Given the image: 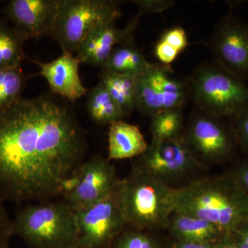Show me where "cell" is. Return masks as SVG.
Returning <instances> with one entry per match:
<instances>
[{
	"label": "cell",
	"mask_w": 248,
	"mask_h": 248,
	"mask_svg": "<svg viewBox=\"0 0 248 248\" xmlns=\"http://www.w3.org/2000/svg\"><path fill=\"white\" fill-rule=\"evenodd\" d=\"M152 140H170L180 138L184 133V108L163 111L151 117Z\"/></svg>",
	"instance_id": "7402d4cb"
},
{
	"label": "cell",
	"mask_w": 248,
	"mask_h": 248,
	"mask_svg": "<svg viewBox=\"0 0 248 248\" xmlns=\"http://www.w3.org/2000/svg\"><path fill=\"white\" fill-rule=\"evenodd\" d=\"M26 40L7 19L0 17V70L20 68Z\"/></svg>",
	"instance_id": "44dd1931"
},
{
	"label": "cell",
	"mask_w": 248,
	"mask_h": 248,
	"mask_svg": "<svg viewBox=\"0 0 248 248\" xmlns=\"http://www.w3.org/2000/svg\"><path fill=\"white\" fill-rule=\"evenodd\" d=\"M224 174L232 178L248 195V156L238 158Z\"/></svg>",
	"instance_id": "4316f807"
},
{
	"label": "cell",
	"mask_w": 248,
	"mask_h": 248,
	"mask_svg": "<svg viewBox=\"0 0 248 248\" xmlns=\"http://www.w3.org/2000/svg\"><path fill=\"white\" fill-rule=\"evenodd\" d=\"M121 179L110 160L94 156L84 161L63 200L75 210L90 206L118 187Z\"/></svg>",
	"instance_id": "7c38bea8"
},
{
	"label": "cell",
	"mask_w": 248,
	"mask_h": 248,
	"mask_svg": "<svg viewBox=\"0 0 248 248\" xmlns=\"http://www.w3.org/2000/svg\"><path fill=\"white\" fill-rule=\"evenodd\" d=\"M4 202L0 198V248H10L11 238L14 235V226Z\"/></svg>",
	"instance_id": "83f0119b"
},
{
	"label": "cell",
	"mask_w": 248,
	"mask_h": 248,
	"mask_svg": "<svg viewBox=\"0 0 248 248\" xmlns=\"http://www.w3.org/2000/svg\"><path fill=\"white\" fill-rule=\"evenodd\" d=\"M167 231L174 241L198 244H217L224 232L208 221L174 211L170 217Z\"/></svg>",
	"instance_id": "2e32d148"
},
{
	"label": "cell",
	"mask_w": 248,
	"mask_h": 248,
	"mask_svg": "<svg viewBox=\"0 0 248 248\" xmlns=\"http://www.w3.org/2000/svg\"><path fill=\"white\" fill-rule=\"evenodd\" d=\"M148 143L137 125L124 120L110 125L108 132L109 160L137 158L146 151Z\"/></svg>",
	"instance_id": "e0dca14e"
},
{
	"label": "cell",
	"mask_w": 248,
	"mask_h": 248,
	"mask_svg": "<svg viewBox=\"0 0 248 248\" xmlns=\"http://www.w3.org/2000/svg\"><path fill=\"white\" fill-rule=\"evenodd\" d=\"M171 248H216V244H205L174 241V244L171 246Z\"/></svg>",
	"instance_id": "1f68e13d"
},
{
	"label": "cell",
	"mask_w": 248,
	"mask_h": 248,
	"mask_svg": "<svg viewBox=\"0 0 248 248\" xmlns=\"http://www.w3.org/2000/svg\"><path fill=\"white\" fill-rule=\"evenodd\" d=\"M207 45L214 62L243 81H248V22L230 12L217 23Z\"/></svg>",
	"instance_id": "8fae6325"
},
{
	"label": "cell",
	"mask_w": 248,
	"mask_h": 248,
	"mask_svg": "<svg viewBox=\"0 0 248 248\" xmlns=\"http://www.w3.org/2000/svg\"><path fill=\"white\" fill-rule=\"evenodd\" d=\"M60 0H11L3 7L8 21L26 39L52 35Z\"/></svg>",
	"instance_id": "4fadbf2b"
},
{
	"label": "cell",
	"mask_w": 248,
	"mask_h": 248,
	"mask_svg": "<svg viewBox=\"0 0 248 248\" xmlns=\"http://www.w3.org/2000/svg\"><path fill=\"white\" fill-rule=\"evenodd\" d=\"M195 108L230 118L248 108V85L215 62H205L187 80Z\"/></svg>",
	"instance_id": "5b68a950"
},
{
	"label": "cell",
	"mask_w": 248,
	"mask_h": 248,
	"mask_svg": "<svg viewBox=\"0 0 248 248\" xmlns=\"http://www.w3.org/2000/svg\"><path fill=\"white\" fill-rule=\"evenodd\" d=\"M86 104L90 117L99 125H110L126 117L100 81L90 91Z\"/></svg>",
	"instance_id": "ffe728a7"
},
{
	"label": "cell",
	"mask_w": 248,
	"mask_h": 248,
	"mask_svg": "<svg viewBox=\"0 0 248 248\" xmlns=\"http://www.w3.org/2000/svg\"><path fill=\"white\" fill-rule=\"evenodd\" d=\"M183 140L199 161L209 168L234 163L239 147L229 119L194 108L185 124Z\"/></svg>",
	"instance_id": "52a82bcc"
},
{
	"label": "cell",
	"mask_w": 248,
	"mask_h": 248,
	"mask_svg": "<svg viewBox=\"0 0 248 248\" xmlns=\"http://www.w3.org/2000/svg\"><path fill=\"white\" fill-rule=\"evenodd\" d=\"M14 235L30 248H67L79 241L76 210L63 200L30 204L13 219Z\"/></svg>",
	"instance_id": "3957f363"
},
{
	"label": "cell",
	"mask_w": 248,
	"mask_h": 248,
	"mask_svg": "<svg viewBox=\"0 0 248 248\" xmlns=\"http://www.w3.org/2000/svg\"><path fill=\"white\" fill-rule=\"evenodd\" d=\"M208 169L191 153L182 136L174 140H152L144 153L135 158L132 171L180 190L208 176L205 174Z\"/></svg>",
	"instance_id": "8992f818"
},
{
	"label": "cell",
	"mask_w": 248,
	"mask_h": 248,
	"mask_svg": "<svg viewBox=\"0 0 248 248\" xmlns=\"http://www.w3.org/2000/svg\"><path fill=\"white\" fill-rule=\"evenodd\" d=\"M231 233L238 248H248V221L241 223Z\"/></svg>",
	"instance_id": "4dcf8cb0"
},
{
	"label": "cell",
	"mask_w": 248,
	"mask_h": 248,
	"mask_svg": "<svg viewBox=\"0 0 248 248\" xmlns=\"http://www.w3.org/2000/svg\"><path fill=\"white\" fill-rule=\"evenodd\" d=\"M131 2L138 8L140 16L161 14L172 8L174 4V1L170 0H135Z\"/></svg>",
	"instance_id": "f1b7e54d"
},
{
	"label": "cell",
	"mask_w": 248,
	"mask_h": 248,
	"mask_svg": "<svg viewBox=\"0 0 248 248\" xmlns=\"http://www.w3.org/2000/svg\"><path fill=\"white\" fill-rule=\"evenodd\" d=\"M216 248H239L233 241L231 232H226L216 244Z\"/></svg>",
	"instance_id": "d6a6232c"
},
{
	"label": "cell",
	"mask_w": 248,
	"mask_h": 248,
	"mask_svg": "<svg viewBox=\"0 0 248 248\" xmlns=\"http://www.w3.org/2000/svg\"><path fill=\"white\" fill-rule=\"evenodd\" d=\"M189 99L187 80L178 78L169 65L151 63L138 78L135 107L143 115L151 118L163 111L184 108Z\"/></svg>",
	"instance_id": "9c48e42d"
},
{
	"label": "cell",
	"mask_w": 248,
	"mask_h": 248,
	"mask_svg": "<svg viewBox=\"0 0 248 248\" xmlns=\"http://www.w3.org/2000/svg\"><path fill=\"white\" fill-rule=\"evenodd\" d=\"M151 63L131 41L117 46L112 50L102 69L139 78L146 72Z\"/></svg>",
	"instance_id": "ac0fdd59"
},
{
	"label": "cell",
	"mask_w": 248,
	"mask_h": 248,
	"mask_svg": "<svg viewBox=\"0 0 248 248\" xmlns=\"http://www.w3.org/2000/svg\"><path fill=\"white\" fill-rule=\"evenodd\" d=\"M76 213L79 242L91 248H108L128 226L118 187L97 203L76 210Z\"/></svg>",
	"instance_id": "30bf717a"
},
{
	"label": "cell",
	"mask_w": 248,
	"mask_h": 248,
	"mask_svg": "<svg viewBox=\"0 0 248 248\" xmlns=\"http://www.w3.org/2000/svg\"><path fill=\"white\" fill-rule=\"evenodd\" d=\"M159 40L182 53L188 45V38L185 29L180 27L170 28L164 31Z\"/></svg>",
	"instance_id": "484cf974"
},
{
	"label": "cell",
	"mask_w": 248,
	"mask_h": 248,
	"mask_svg": "<svg viewBox=\"0 0 248 248\" xmlns=\"http://www.w3.org/2000/svg\"><path fill=\"white\" fill-rule=\"evenodd\" d=\"M154 54L159 63L171 66L180 53L164 41L159 40L155 46Z\"/></svg>",
	"instance_id": "f546056e"
},
{
	"label": "cell",
	"mask_w": 248,
	"mask_h": 248,
	"mask_svg": "<svg viewBox=\"0 0 248 248\" xmlns=\"http://www.w3.org/2000/svg\"><path fill=\"white\" fill-rule=\"evenodd\" d=\"M177 189L141 173L133 172L121 179L119 196L129 226L153 232L167 231L175 210Z\"/></svg>",
	"instance_id": "277c9868"
},
{
	"label": "cell",
	"mask_w": 248,
	"mask_h": 248,
	"mask_svg": "<svg viewBox=\"0 0 248 248\" xmlns=\"http://www.w3.org/2000/svg\"><path fill=\"white\" fill-rule=\"evenodd\" d=\"M71 108L53 98H22L0 114V198L46 202L69 190L87 149Z\"/></svg>",
	"instance_id": "6da1fadb"
},
{
	"label": "cell",
	"mask_w": 248,
	"mask_h": 248,
	"mask_svg": "<svg viewBox=\"0 0 248 248\" xmlns=\"http://www.w3.org/2000/svg\"><path fill=\"white\" fill-rule=\"evenodd\" d=\"M67 248H91L89 247V246H85V245L81 244L79 241L77 242L76 244L72 245V246H70V247Z\"/></svg>",
	"instance_id": "836d02e7"
},
{
	"label": "cell",
	"mask_w": 248,
	"mask_h": 248,
	"mask_svg": "<svg viewBox=\"0 0 248 248\" xmlns=\"http://www.w3.org/2000/svg\"><path fill=\"white\" fill-rule=\"evenodd\" d=\"M228 119L236 135L240 152L248 156V108Z\"/></svg>",
	"instance_id": "d4e9b609"
},
{
	"label": "cell",
	"mask_w": 248,
	"mask_h": 248,
	"mask_svg": "<svg viewBox=\"0 0 248 248\" xmlns=\"http://www.w3.org/2000/svg\"><path fill=\"white\" fill-rule=\"evenodd\" d=\"M99 78V81L107 89L116 104L126 117L130 115L136 109L135 98L138 78L117 74L105 70H102Z\"/></svg>",
	"instance_id": "d6986e66"
},
{
	"label": "cell",
	"mask_w": 248,
	"mask_h": 248,
	"mask_svg": "<svg viewBox=\"0 0 248 248\" xmlns=\"http://www.w3.org/2000/svg\"><path fill=\"white\" fill-rule=\"evenodd\" d=\"M25 81L21 67L0 70V114L22 99Z\"/></svg>",
	"instance_id": "603a6c76"
},
{
	"label": "cell",
	"mask_w": 248,
	"mask_h": 248,
	"mask_svg": "<svg viewBox=\"0 0 248 248\" xmlns=\"http://www.w3.org/2000/svg\"><path fill=\"white\" fill-rule=\"evenodd\" d=\"M158 232L128 226L108 248H171L164 244Z\"/></svg>",
	"instance_id": "cb8c5ba5"
},
{
	"label": "cell",
	"mask_w": 248,
	"mask_h": 248,
	"mask_svg": "<svg viewBox=\"0 0 248 248\" xmlns=\"http://www.w3.org/2000/svg\"><path fill=\"white\" fill-rule=\"evenodd\" d=\"M140 17L137 15L123 29L117 27L115 22L96 28L80 45L77 58L81 63L103 68L117 46L133 41Z\"/></svg>",
	"instance_id": "5bb4252c"
},
{
	"label": "cell",
	"mask_w": 248,
	"mask_h": 248,
	"mask_svg": "<svg viewBox=\"0 0 248 248\" xmlns=\"http://www.w3.org/2000/svg\"><path fill=\"white\" fill-rule=\"evenodd\" d=\"M40 68V76L48 82L52 92L74 102L88 92L79 78L81 62L77 56L62 51L59 58L50 62L32 60Z\"/></svg>",
	"instance_id": "9a60e30c"
},
{
	"label": "cell",
	"mask_w": 248,
	"mask_h": 248,
	"mask_svg": "<svg viewBox=\"0 0 248 248\" xmlns=\"http://www.w3.org/2000/svg\"><path fill=\"white\" fill-rule=\"evenodd\" d=\"M174 211L213 223L232 232L248 221V195L226 174L206 176L178 191Z\"/></svg>",
	"instance_id": "7a4b0ae2"
},
{
	"label": "cell",
	"mask_w": 248,
	"mask_h": 248,
	"mask_svg": "<svg viewBox=\"0 0 248 248\" xmlns=\"http://www.w3.org/2000/svg\"><path fill=\"white\" fill-rule=\"evenodd\" d=\"M122 12L115 0H60L52 37L62 51L73 54L96 28L116 22Z\"/></svg>",
	"instance_id": "ba28073f"
}]
</instances>
